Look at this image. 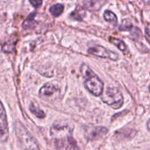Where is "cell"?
Returning <instances> with one entry per match:
<instances>
[{"label":"cell","mask_w":150,"mask_h":150,"mask_svg":"<svg viewBox=\"0 0 150 150\" xmlns=\"http://www.w3.org/2000/svg\"><path fill=\"white\" fill-rule=\"evenodd\" d=\"M15 130H16V136L19 139V142L22 149L41 150L39 145L35 138L20 122L17 121L16 122Z\"/></svg>","instance_id":"1"},{"label":"cell","mask_w":150,"mask_h":150,"mask_svg":"<svg viewBox=\"0 0 150 150\" xmlns=\"http://www.w3.org/2000/svg\"><path fill=\"white\" fill-rule=\"evenodd\" d=\"M104 103L110 105L114 109H119L123 105L124 98L121 92L114 87H108L101 96Z\"/></svg>","instance_id":"2"},{"label":"cell","mask_w":150,"mask_h":150,"mask_svg":"<svg viewBox=\"0 0 150 150\" xmlns=\"http://www.w3.org/2000/svg\"><path fill=\"white\" fill-rule=\"evenodd\" d=\"M60 89L56 82H48L45 83L39 91L40 98L45 101L54 100L60 95Z\"/></svg>","instance_id":"3"},{"label":"cell","mask_w":150,"mask_h":150,"mask_svg":"<svg viewBox=\"0 0 150 150\" xmlns=\"http://www.w3.org/2000/svg\"><path fill=\"white\" fill-rule=\"evenodd\" d=\"M85 89L94 96H99L103 93L104 83L95 74L86 78L84 82Z\"/></svg>","instance_id":"4"},{"label":"cell","mask_w":150,"mask_h":150,"mask_svg":"<svg viewBox=\"0 0 150 150\" xmlns=\"http://www.w3.org/2000/svg\"><path fill=\"white\" fill-rule=\"evenodd\" d=\"M54 146L57 150H79L76 142L71 135L56 139Z\"/></svg>","instance_id":"5"},{"label":"cell","mask_w":150,"mask_h":150,"mask_svg":"<svg viewBox=\"0 0 150 150\" xmlns=\"http://www.w3.org/2000/svg\"><path fill=\"white\" fill-rule=\"evenodd\" d=\"M88 52L90 54H92L96 57L104 59H110L113 61H116L119 59V55L116 54L114 51L108 50L101 45H95V46L91 47V48H88Z\"/></svg>","instance_id":"6"},{"label":"cell","mask_w":150,"mask_h":150,"mask_svg":"<svg viewBox=\"0 0 150 150\" xmlns=\"http://www.w3.org/2000/svg\"><path fill=\"white\" fill-rule=\"evenodd\" d=\"M72 131H73L72 128L67 123L63 124V123L54 122V125L51 127L50 133H51V136L54 138V139H56L63 137V136H70L71 135Z\"/></svg>","instance_id":"7"},{"label":"cell","mask_w":150,"mask_h":150,"mask_svg":"<svg viewBox=\"0 0 150 150\" xmlns=\"http://www.w3.org/2000/svg\"><path fill=\"white\" fill-rule=\"evenodd\" d=\"M9 135L7 114L2 103L0 101V139L2 142L7 141Z\"/></svg>","instance_id":"8"},{"label":"cell","mask_w":150,"mask_h":150,"mask_svg":"<svg viewBox=\"0 0 150 150\" xmlns=\"http://www.w3.org/2000/svg\"><path fill=\"white\" fill-rule=\"evenodd\" d=\"M108 132L107 128L101 126L99 127H91L85 129V134L86 139L88 140H96L104 136Z\"/></svg>","instance_id":"9"},{"label":"cell","mask_w":150,"mask_h":150,"mask_svg":"<svg viewBox=\"0 0 150 150\" xmlns=\"http://www.w3.org/2000/svg\"><path fill=\"white\" fill-rule=\"evenodd\" d=\"M63 10H64V6L62 4H59V3L53 4L49 8L50 13L54 17L60 16L63 13Z\"/></svg>","instance_id":"10"},{"label":"cell","mask_w":150,"mask_h":150,"mask_svg":"<svg viewBox=\"0 0 150 150\" xmlns=\"http://www.w3.org/2000/svg\"><path fill=\"white\" fill-rule=\"evenodd\" d=\"M29 111L34 114V115L36 116L38 118L43 119L46 117V114L44 112L43 110H41V108H38L35 103H32L29 105Z\"/></svg>","instance_id":"11"},{"label":"cell","mask_w":150,"mask_h":150,"mask_svg":"<svg viewBox=\"0 0 150 150\" xmlns=\"http://www.w3.org/2000/svg\"><path fill=\"white\" fill-rule=\"evenodd\" d=\"M109 40H110V42H111L112 43L116 45L120 51H123V52H126L127 51V48H126V44L124 43V42L123 40H121L116 38H113V37H110L109 38Z\"/></svg>","instance_id":"12"},{"label":"cell","mask_w":150,"mask_h":150,"mask_svg":"<svg viewBox=\"0 0 150 150\" xmlns=\"http://www.w3.org/2000/svg\"><path fill=\"white\" fill-rule=\"evenodd\" d=\"M36 16V13H32L26 18V20L24 21L22 26H23L24 29H30L34 26V20H35V17Z\"/></svg>","instance_id":"13"},{"label":"cell","mask_w":150,"mask_h":150,"mask_svg":"<svg viewBox=\"0 0 150 150\" xmlns=\"http://www.w3.org/2000/svg\"><path fill=\"white\" fill-rule=\"evenodd\" d=\"M104 18L107 22H110L113 25H116L117 23V17L113 12L110 11V10H106L104 12Z\"/></svg>","instance_id":"14"},{"label":"cell","mask_w":150,"mask_h":150,"mask_svg":"<svg viewBox=\"0 0 150 150\" xmlns=\"http://www.w3.org/2000/svg\"><path fill=\"white\" fill-rule=\"evenodd\" d=\"M16 40H8L2 45V51L6 53H10L14 50Z\"/></svg>","instance_id":"15"},{"label":"cell","mask_w":150,"mask_h":150,"mask_svg":"<svg viewBox=\"0 0 150 150\" xmlns=\"http://www.w3.org/2000/svg\"><path fill=\"white\" fill-rule=\"evenodd\" d=\"M80 71H81V73H82V76H83V77L85 78V79L92 76V75H94V72L90 69V67H88V66H87L86 64H83L82 66H81Z\"/></svg>","instance_id":"16"},{"label":"cell","mask_w":150,"mask_h":150,"mask_svg":"<svg viewBox=\"0 0 150 150\" xmlns=\"http://www.w3.org/2000/svg\"><path fill=\"white\" fill-rule=\"evenodd\" d=\"M29 3H30L34 7L38 8V7H39L42 4V1H39V0H34V1H32V0H30V1H29Z\"/></svg>","instance_id":"17"},{"label":"cell","mask_w":150,"mask_h":150,"mask_svg":"<svg viewBox=\"0 0 150 150\" xmlns=\"http://www.w3.org/2000/svg\"><path fill=\"white\" fill-rule=\"evenodd\" d=\"M147 128H148V130H149V131L150 132V119L149 120V121L147 122Z\"/></svg>","instance_id":"18"},{"label":"cell","mask_w":150,"mask_h":150,"mask_svg":"<svg viewBox=\"0 0 150 150\" xmlns=\"http://www.w3.org/2000/svg\"><path fill=\"white\" fill-rule=\"evenodd\" d=\"M149 91H150V85H149Z\"/></svg>","instance_id":"19"}]
</instances>
